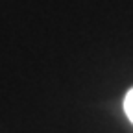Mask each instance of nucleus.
<instances>
[{
	"instance_id": "nucleus-1",
	"label": "nucleus",
	"mask_w": 133,
	"mask_h": 133,
	"mask_svg": "<svg viewBox=\"0 0 133 133\" xmlns=\"http://www.w3.org/2000/svg\"><path fill=\"white\" fill-rule=\"evenodd\" d=\"M124 113H126V116L129 118V122L133 124V87L128 91V94L124 98Z\"/></svg>"
}]
</instances>
